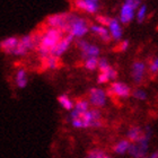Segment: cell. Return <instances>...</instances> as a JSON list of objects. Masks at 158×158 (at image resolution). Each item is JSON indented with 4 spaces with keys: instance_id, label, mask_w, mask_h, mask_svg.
Returning a JSON list of instances; mask_svg holds the SVG:
<instances>
[{
    "instance_id": "obj_23",
    "label": "cell",
    "mask_w": 158,
    "mask_h": 158,
    "mask_svg": "<svg viewBox=\"0 0 158 158\" xmlns=\"http://www.w3.org/2000/svg\"><path fill=\"white\" fill-rule=\"evenodd\" d=\"M73 109L77 110V111L85 112V111H88L89 110V104L87 101H85V99H79V101H77L76 105H75Z\"/></svg>"
},
{
    "instance_id": "obj_25",
    "label": "cell",
    "mask_w": 158,
    "mask_h": 158,
    "mask_svg": "<svg viewBox=\"0 0 158 158\" xmlns=\"http://www.w3.org/2000/svg\"><path fill=\"white\" fill-rule=\"evenodd\" d=\"M112 20V17L109 16H102V15H97L96 16V22L99 24V25H103V26H109L110 23Z\"/></svg>"
},
{
    "instance_id": "obj_17",
    "label": "cell",
    "mask_w": 158,
    "mask_h": 158,
    "mask_svg": "<svg viewBox=\"0 0 158 158\" xmlns=\"http://www.w3.org/2000/svg\"><path fill=\"white\" fill-rule=\"evenodd\" d=\"M109 30H110V32H111V35H112L113 40H115V41L121 40L122 28L118 19L112 18V20H111V23H110V25H109Z\"/></svg>"
},
{
    "instance_id": "obj_5",
    "label": "cell",
    "mask_w": 158,
    "mask_h": 158,
    "mask_svg": "<svg viewBox=\"0 0 158 158\" xmlns=\"http://www.w3.org/2000/svg\"><path fill=\"white\" fill-rule=\"evenodd\" d=\"M36 48V42H35V37L34 34H30V35H25L22 39H19L18 45H17L14 56H25L31 49Z\"/></svg>"
},
{
    "instance_id": "obj_18",
    "label": "cell",
    "mask_w": 158,
    "mask_h": 158,
    "mask_svg": "<svg viewBox=\"0 0 158 158\" xmlns=\"http://www.w3.org/2000/svg\"><path fill=\"white\" fill-rule=\"evenodd\" d=\"M15 81H16V85L19 87V88H24L26 87L27 85V73L25 71V69H19L17 71L16 77H15Z\"/></svg>"
},
{
    "instance_id": "obj_14",
    "label": "cell",
    "mask_w": 158,
    "mask_h": 158,
    "mask_svg": "<svg viewBox=\"0 0 158 158\" xmlns=\"http://www.w3.org/2000/svg\"><path fill=\"white\" fill-rule=\"evenodd\" d=\"M146 135V130H143L140 127H131V128L128 130V133H127V137H128V140L135 143V142H139L140 140L145 138Z\"/></svg>"
},
{
    "instance_id": "obj_12",
    "label": "cell",
    "mask_w": 158,
    "mask_h": 158,
    "mask_svg": "<svg viewBox=\"0 0 158 158\" xmlns=\"http://www.w3.org/2000/svg\"><path fill=\"white\" fill-rule=\"evenodd\" d=\"M89 30L92 31L93 33L95 34L96 36L98 37L101 41L105 43H109L111 40L113 39L112 35H111V32L110 30H107L105 26H103V25H90L89 26Z\"/></svg>"
},
{
    "instance_id": "obj_28",
    "label": "cell",
    "mask_w": 158,
    "mask_h": 158,
    "mask_svg": "<svg viewBox=\"0 0 158 158\" xmlns=\"http://www.w3.org/2000/svg\"><path fill=\"white\" fill-rule=\"evenodd\" d=\"M149 71H150V73H152V75H154V76L158 75V56H157V58H155V59L150 62V66H149Z\"/></svg>"
},
{
    "instance_id": "obj_13",
    "label": "cell",
    "mask_w": 158,
    "mask_h": 158,
    "mask_svg": "<svg viewBox=\"0 0 158 158\" xmlns=\"http://www.w3.org/2000/svg\"><path fill=\"white\" fill-rule=\"evenodd\" d=\"M18 42H19V40L17 39V37H13V36L2 40L1 43H0L1 51L7 53V54H14L17 45H18Z\"/></svg>"
},
{
    "instance_id": "obj_16",
    "label": "cell",
    "mask_w": 158,
    "mask_h": 158,
    "mask_svg": "<svg viewBox=\"0 0 158 158\" xmlns=\"http://www.w3.org/2000/svg\"><path fill=\"white\" fill-rule=\"evenodd\" d=\"M131 141L128 140V139H123V140H120L113 146V152L118 154V155H123L125 152H129V149L131 147Z\"/></svg>"
},
{
    "instance_id": "obj_3",
    "label": "cell",
    "mask_w": 158,
    "mask_h": 158,
    "mask_svg": "<svg viewBox=\"0 0 158 158\" xmlns=\"http://www.w3.org/2000/svg\"><path fill=\"white\" fill-rule=\"evenodd\" d=\"M75 15L69 13H59V14H53L50 15L46 18V24L49 25L51 28H56V30L62 31L63 33L70 31V25L73 22Z\"/></svg>"
},
{
    "instance_id": "obj_15",
    "label": "cell",
    "mask_w": 158,
    "mask_h": 158,
    "mask_svg": "<svg viewBox=\"0 0 158 158\" xmlns=\"http://www.w3.org/2000/svg\"><path fill=\"white\" fill-rule=\"evenodd\" d=\"M135 17V9L130 7L129 5L124 3L121 8V13H120V20L123 24L130 23Z\"/></svg>"
},
{
    "instance_id": "obj_9",
    "label": "cell",
    "mask_w": 158,
    "mask_h": 158,
    "mask_svg": "<svg viewBox=\"0 0 158 158\" xmlns=\"http://www.w3.org/2000/svg\"><path fill=\"white\" fill-rule=\"evenodd\" d=\"M146 73V64L142 61H135L131 67V77L135 84L142 82V79Z\"/></svg>"
},
{
    "instance_id": "obj_27",
    "label": "cell",
    "mask_w": 158,
    "mask_h": 158,
    "mask_svg": "<svg viewBox=\"0 0 158 158\" xmlns=\"http://www.w3.org/2000/svg\"><path fill=\"white\" fill-rule=\"evenodd\" d=\"M132 95H133V97L135 99H140V101H145L147 98V94H146V92L143 89H139V88L135 89V92L132 93Z\"/></svg>"
},
{
    "instance_id": "obj_29",
    "label": "cell",
    "mask_w": 158,
    "mask_h": 158,
    "mask_svg": "<svg viewBox=\"0 0 158 158\" xmlns=\"http://www.w3.org/2000/svg\"><path fill=\"white\" fill-rule=\"evenodd\" d=\"M109 67H110V63H109V61L105 59V58H102V59H99V61H98V69H99V71H103V70L107 69Z\"/></svg>"
},
{
    "instance_id": "obj_2",
    "label": "cell",
    "mask_w": 158,
    "mask_h": 158,
    "mask_svg": "<svg viewBox=\"0 0 158 158\" xmlns=\"http://www.w3.org/2000/svg\"><path fill=\"white\" fill-rule=\"evenodd\" d=\"M63 39V32L56 28H51L49 27L45 32L41 33V39H40L39 45L36 50L39 52L40 59L44 60L45 58L51 54L52 51L58 43Z\"/></svg>"
},
{
    "instance_id": "obj_8",
    "label": "cell",
    "mask_w": 158,
    "mask_h": 158,
    "mask_svg": "<svg viewBox=\"0 0 158 158\" xmlns=\"http://www.w3.org/2000/svg\"><path fill=\"white\" fill-rule=\"evenodd\" d=\"M89 103L95 107H103L106 104V93L102 88H94L89 89L88 93Z\"/></svg>"
},
{
    "instance_id": "obj_34",
    "label": "cell",
    "mask_w": 158,
    "mask_h": 158,
    "mask_svg": "<svg viewBox=\"0 0 158 158\" xmlns=\"http://www.w3.org/2000/svg\"><path fill=\"white\" fill-rule=\"evenodd\" d=\"M92 1H96V2H97V1H98V0H92Z\"/></svg>"
},
{
    "instance_id": "obj_11",
    "label": "cell",
    "mask_w": 158,
    "mask_h": 158,
    "mask_svg": "<svg viewBox=\"0 0 158 158\" xmlns=\"http://www.w3.org/2000/svg\"><path fill=\"white\" fill-rule=\"evenodd\" d=\"M75 7L88 14H95L98 10V3L92 0H75Z\"/></svg>"
},
{
    "instance_id": "obj_1",
    "label": "cell",
    "mask_w": 158,
    "mask_h": 158,
    "mask_svg": "<svg viewBox=\"0 0 158 158\" xmlns=\"http://www.w3.org/2000/svg\"><path fill=\"white\" fill-rule=\"evenodd\" d=\"M70 121L76 129L99 128L103 125L102 113L97 109H89L85 112L73 109L70 114Z\"/></svg>"
},
{
    "instance_id": "obj_24",
    "label": "cell",
    "mask_w": 158,
    "mask_h": 158,
    "mask_svg": "<svg viewBox=\"0 0 158 158\" xmlns=\"http://www.w3.org/2000/svg\"><path fill=\"white\" fill-rule=\"evenodd\" d=\"M99 73H105L106 76H107V78L110 79V80H115L116 78H118V73H116V70L113 68V67L110 66L107 69L103 70V71H99Z\"/></svg>"
},
{
    "instance_id": "obj_30",
    "label": "cell",
    "mask_w": 158,
    "mask_h": 158,
    "mask_svg": "<svg viewBox=\"0 0 158 158\" xmlns=\"http://www.w3.org/2000/svg\"><path fill=\"white\" fill-rule=\"evenodd\" d=\"M124 3L132 7L133 9H135V8H138L140 6V0H124Z\"/></svg>"
},
{
    "instance_id": "obj_31",
    "label": "cell",
    "mask_w": 158,
    "mask_h": 158,
    "mask_svg": "<svg viewBox=\"0 0 158 158\" xmlns=\"http://www.w3.org/2000/svg\"><path fill=\"white\" fill-rule=\"evenodd\" d=\"M110 79L107 78V76H106L105 73H99V75L97 76V82H98V84H105V82H107Z\"/></svg>"
},
{
    "instance_id": "obj_20",
    "label": "cell",
    "mask_w": 158,
    "mask_h": 158,
    "mask_svg": "<svg viewBox=\"0 0 158 158\" xmlns=\"http://www.w3.org/2000/svg\"><path fill=\"white\" fill-rule=\"evenodd\" d=\"M58 102H59L60 105L62 106L64 110H67V111L73 110V107H75L73 101L70 99L69 96H67V95H60L59 97H58Z\"/></svg>"
},
{
    "instance_id": "obj_33",
    "label": "cell",
    "mask_w": 158,
    "mask_h": 158,
    "mask_svg": "<svg viewBox=\"0 0 158 158\" xmlns=\"http://www.w3.org/2000/svg\"><path fill=\"white\" fill-rule=\"evenodd\" d=\"M146 158H158V152H154L146 156Z\"/></svg>"
},
{
    "instance_id": "obj_26",
    "label": "cell",
    "mask_w": 158,
    "mask_h": 158,
    "mask_svg": "<svg viewBox=\"0 0 158 158\" xmlns=\"http://www.w3.org/2000/svg\"><path fill=\"white\" fill-rule=\"evenodd\" d=\"M146 13H147V7H146L145 5L140 6V8H139V10H138V14H137V20H138L139 23H142V22H143V19H145V17H146Z\"/></svg>"
},
{
    "instance_id": "obj_7",
    "label": "cell",
    "mask_w": 158,
    "mask_h": 158,
    "mask_svg": "<svg viewBox=\"0 0 158 158\" xmlns=\"http://www.w3.org/2000/svg\"><path fill=\"white\" fill-rule=\"evenodd\" d=\"M107 94L110 96H118L121 98H128L131 95V90L127 84L121 81H114L107 89Z\"/></svg>"
},
{
    "instance_id": "obj_4",
    "label": "cell",
    "mask_w": 158,
    "mask_h": 158,
    "mask_svg": "<svg viewBox=\"0 0 158 158\" xmlns=\"http://www.w3.org/2000/svg\"><path fill=\"white\" fill-rule=\"evenodd\" d=\"M88 32V23L87 20L78 17L75 15L71 25H70V31L68 34H71L73 37H82L84 35H86Z\"/></svg>"
},
{
    "instance_id": "obj_10",
    "label": "cell",
    "mask_w": 158,
    "mask_h": 158,
    "mask_svg": "<svg viewBox=\"0 0 158 158\" xmlns=\"http://www.w3.org/2000/svg\"><path fill=\"white\" fill-rule=\"evenodd\" d=\"M73 36L71 34H68L67 36L63 37L61 41H60L58 44L56 45V48L51 51V54L52 56H62L63 53L66 52L67 50L69 49L70 44L73 43Z\"/></svg>"
},
{
    "instance_id": "obj_19",
    "label": "cell",
    "mask_w": 158,
    "mask_h": 158,
    "mask_svg": "<svg viewBox=\"0 0 158 158\" xmlns=\"http://www.w3.org/2000/svg\"><path fill=\"white\" fill-rule=\"evenodd\" d=\"M43 61V64L45 68H49V69H58V67H59V56H52V54H50L48 58H45Z\"/></svg>"
},
{
    "instance_id": "obj_22",
    "label": "cell",
    "mask_w": 158,
    "mask_h": 158,
    "mask_svg": "<svg viewBox=\"0 0 158 158\" xmlns=\"http://www.w3.org/2000/svg\"><path fill=\"white\" fill-rule=\"evenodd\" d=\"M86 158H112L107 156L105 152L101 150V149H93L88 152V155Z\"/></svg>"
},
{
    "instance_id": "obj_32",
    "label": "cell",
    "mask_w": 158,
    "mask_h": 158,
    "mask_svg": "<svg viewBox=\"0 0 158 158\" xmlns=\"http://www.w3.org/2000/svg\"><path fill=\"white\" fill-rule=\"evenodd\" d=\"M129 48V41H122L121 43H120V45H118V50L121 51V52H124V51H127Z\"/></svg>"
},
{
    "instance_id": "obj_21",
    "label": "cell",
    "mask_w": 158,
    "mask_h": 158,
    "mask_svg": "<svg viewBox=\"0 0 158 158\" xmlns=\"http://www.w3.org/2000/svg\"><path fill=\"white\" fill-rule=\"evenodd\" d=\"M98 61L99 60L97 58H88V59L85 60V62H84V66L87 70H95L96 68H98Z\"/></svg>"
},
{
    "instance_id": "obj_6",
    "label": "cell",
    "mask_w": 158,
    "mask_h": 158,
    "mask_svg": "<svg viewBox=\"0 0 158 158\" xmlns=\"http://www.w3.org/2000/svg\"><path fill=\"white\" fill-rule=\"evenodd\" d=\"M77 45H78L79 50H80V53H81V56L84 59H88V58H97L101 53V50L97 45L95 44H90L87 41H84V40H79L77 42Z\"/></svg>"
}]
</instances>
